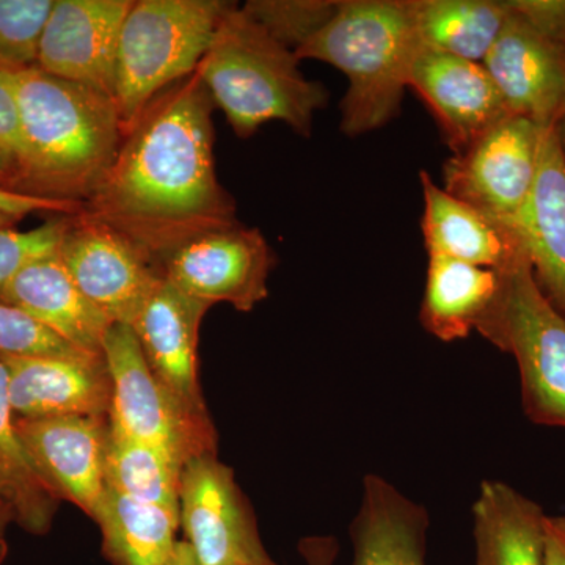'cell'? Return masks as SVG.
<instances>
[{
    "label": "cell",
    "mask_w": 565,
    "mask_h": 565,
    "mask_svg": "<svg viewBox=\"0 0 565 565\" xmlns=\"http://www.w3.org/2000/svg\"><path fill=\"white\" fill-rule=\"evenodd\" d=\"M166 565H200V563L196 561L195 555H193L192 548L188 545V542L178 541L172 556H170Z\"/></svg>",
    "instance_id": "8d00e7d4"
},
{
    "label": "cell",
    "mask_w": 565,
    "mask_h": 565,
    "mask_svg": "<svg viewBox=\"0 0 565 565\" xmlns=\"http://www.w3.org/2000/svg\"><path fill=\"white\" fill-rule=\"evenodd\" d=\"M58 258L114 323L132 326L163 280L162 267L150 255L84 210L71 215Z\"/></svg>",
    "instance_id": "30bf717a"
},
{
    "label": "cell",
    "mask_w": 565,
    "mask_h": 565,
    "mask_svg": "<svg viewBox=\"0 0 565 565\" xmlns=\"http://www.w3.org/2000/svg\"><path fill=\"white\" fill-rule=\"evenodd\" d=\"M18 419L109 416L111 381L106 360L0 356Z\"/></svg>",
    "instance_id": "e0dca14e"
},
{
    "label": "cell",
    "mask_w": 565,
    "mask_h": 565,
    "mask_svg": "<svg viewBox=\"0 0 565 565\" xmlns=\"http://www.w3.org/2000/svg\"><path fill=\"white\" fill-rule=\"evenodd\" d=\"M182 467L154 446L111 433L107 484L117 492L180 514Z\"/></svg>",
    "instance_id": "4316f807"
},
{
    "label": "cell",
    "mask_w": 565,
    "mask_h": 565,
    "mask_svg": "<svg viewBox=\"0 0 565 565\" xmlns=\"http://www.w3.org/2000/svg\"><path fill=\"white\" fill-rule=\"evenodd\" d=\"M545 128L508 115L445 163L444 189L515 232L541 166Z\"/></svg>",
    "instance_id": "ba28073f"
},
{
    "label": "cell",
    "mask_w": 565,
    "mask_h": 565,
    "mask_svg": "<svg viewBox=\"0 0 565 565\" xmlns=\"http://www.w3.org/2000/svg\"><path fill=\"white\" fill-rule=\"evenodd\" d=\"M557 129H559L561 145H563V151L565 156V115L563 120H561L559 125H557Z\"/></svg>",
    "instance_id": "ab89813d"
},
{
    "label": "cell",
    "mask_w": 565,
    "mask_h": 565,
    "mask_svg": "<svg viewBox=\"0 0 565 565\" xmlns=\"http://www.w3.org/2000/svg\"><path fill=\"white\" fill-rule=\"evenodd\" d=\"M20 126V158L7 189L85 204L120 151L125 128L110 96L39 66L7 70Z\"/></svg>",
    "instance_id": "7a4b0ae2"
},
{
    "label": "cell",
    "mask_w": 565,
    "mask_h": 565,
    "mask_svg": "<svg viewBox=\"0 0 565 565\" xmlns=\"http://www.w3.org/2000/svg\"><path fill=\"white\" fill-rule=\"evenodd\" d=\"M92 519L102 530L104 553L115 565H166L178 544L180 514L132 500L109 484Z\"/></svg>",
    "instance_id": "cb8c5ba5"
},
{
    "label": "cell",
    "mask_w": 565,
    "mask_h": 565,
    "mask_svg": "<svg viewBox=\"0 0 565 565\" xmlns=\"http://www.w3.org/2000/svg\"><path fill=\"white\" fill-rule=\"evenodd\" d=\"M132 3L57 0L41 39L36 66L114 98L118 43Z\"/></svg>",
    "instance_id": "7c38bea8"
},
{
    "label": "cell",
    "mask_w": 565,
    "mask_h": 565,
    "mask_svg": "<svg viewBox=\"0 0 565 565\" xmlns=\"http://www.w3.org/2000/svg\"><path fill=\"white\" fill-rule=\"evenodd\" d=\"M25 451L58 500L95 514L107 486L109 416L18 419Z\"/></svg>",
    "instance_id": "4fadbf2b"
},
{
    "label": "cell",
    "mask_w": 565,
    "mask_h": 565,
    "mask_svg": "<svg viewBox=\"0 0 565 565\" xmlns=\"http://www.w3.org/2000/svg\"><path fill=\"white\" fill-rule=\"evenodd\" d=\"M429 512L382 476L363 479L362 503L349 534L352 565H426Z\"/></svg>",
    "instance_id": "44dd1931"
},
{
    "label": "cell",
    "mask_w": 565,
    "mask_h": 565,
    "mask_svg": "<svg viewBox=\"0 0 565 565\" xmlns=\"http://www.w3.org/2000/svg\"><path fill=\"white\" fill-rule=\"evenodd\" d=\"M0 498L10 505L14 523L29 533L46 534L58 498L43 481L25 451L10 403L9 375L0 362Z\"/></svg>",
    "instance_id": "484cf974"
},
{
    "label": "cell",
    "mask_w": 565,
    "mask_h": 565,
    "mask_svg": "<svg viewBox=\"0 0 565 565\" xmlns=\"http://www.w3.org/2000/svg\"><path fill=\"white\" fill-rule=\"evenodd\" d=\"M84 210V204L36 199L0 188V230L13 228L14 223L35 212L73 215Z\"/></svg>",
    "instance_id": "1f68e13d"
},
{
    "label": "cell",
    "mask_w": 565,
    "mask_h": 565,
    "mask_svg": "<svg viewBox=\"0 0 565 565\" xmlns=\"http://www.w3.org/2000/svg\"><path fill=\"white\" fill-rule=\"evenodd\" d=\"M20 148L17 99L7 70L0 68V154L9 162L10 178L20 158Z\"/></svg>",
    "instance_id": "836d02e7"
},
{
    "label": "cell",
    "mask_w": 565,
    "mask_h": 565,
    "mask_svg": "<svg viewBox=\"0 0 565 565\" xmlns=\"http://www.w3.org/2000/svg\"><path fill=\"white\" fill-rule=\"evenodd\" d=\"M422 46L408 0H345L296 55L343 71L349 88L341 103V131L356 137L399 114Z\"/></svg>",
    "instance_id": "3957f363"
},
{
    "label": "cell",
    "mask_w": 565,
    "mask_h": 565,
    "mask_svg": "<svg viewBox=\"0 0 565 565\" xmlns=\"http://www.w3.org/2000/svg\"><path fill=\"white\" fill-rule=\"evenodd\" d=\"M476 332L514 356L526 415L565 427V315L541 291L530 263L504 270L503 289Z\"/></svg>",
    "instance_id": "8992f818"
},
{
    "label": "cell",
    "mask_w": 565,
    "mask_h": 565,
    "mask_svg": "<svg viewBox=\"0 0 565 565\" xmlns=\"http://www.w3.org/2000/svg\"><path fill=\"white\" fill-rule=\"evenodd\" d=\"M408 87L433 111L452 154L511 115L482 63L430 47H419Z\"/></svg>",
    "instance_id": "9a60e30c"
},
{
    "label": "cell",
    "mask_w": 565,
    "mask_h": 565,
    "mask_svg": "<svg viewBox=\"0 0 565 565\" xmlns=\"http://www.w3.org/2000/svg\"><path fill=\"white\" fill-rule=\"evenodd\" d=\"M299 63L296 52L233 3L196 73L236 136L247 139L266 122L282 121L308 137L329 92L319 82L308 81Z\"/></svg>",
    "instance_id": "277c9868"
},
{
    "label": "cell",
    "mask_w": 565,
    "mask_h": 565,
    "mask_svg": "<svg viewBox=\"0 0 565 565\" xmlns=\"http://www.w3.org/2000/svg\"><path fill=\"white\" fill-rule=\"evenodd\" d=\"M504 273L433 256L422 305L424 329L445 343L478 329L503 289Z\"/></svg>",
    "instance_id": "603a6c76"
},
{
    "label": "cell",
    "mask_w": 565,
    "mask_h": 565,
    "mask_svg": "<svg viewBox=\"0 0 565 565\" xmlns=\"http://www.w3.org/2000/svg\"><path fill=\"white\" fill-rule=\"evenodd\" d=\"M7 553H9V546H7V542H0V565H2L3 561H6Z\"/></svg>",
    "instance_id": "60d3db41"
},
{
    "label": "cell",
    "mask_w": 565,
    "mask_h": 565,
    "mask_svg": "<svg viewBox=\"0 0 565 565\" xmlns=\"http://www.w3.org/2000/svg\"><path fill=\"white\" fill-rule=\"evenodd\" d=\"M423 46L482 63L511 17L508 0H408Z\"/></svg>",
    "instance_id": "d4e9b609"
},
{
    "label": "cell",
    "mask_w": 565,
    "mask_h": 565,
    "mask_svg": "<svg viewBox=\"0 0 565 565\" xmlns=\"http://www.w3.org/2000/svg\"><path fill=\"white\" fill-rule=\"evenodd\" d=\"M0 356L84 359L102 355L74 348L20 308L0 302Z\"/></svg>",
    "instance_id": "f546056e"
},
{
    "label": "cell",
    "mask_w": 565,
    "mask_h": 565,
    "mask_svg": "<svg viewBox=\"0 0 565 565\" xmlns=\"http://www.w3.org/2000/svg\"><path fill=\"white\" fill-rule=\"evenodd\" d=\"M299 553L307 565H334L340 545L333 535H310L299 542Z\"/></svg>",
    "instance_id": "e575fe53"
},
{
    "label": "cell",
    "mask_w": 565,
    "mask_h": 565,
    "mask_svg": "<svg viewBox=\"0 0 565 565\" xmlns=\"http://www.w3.org/2000/svg\"><path fill=\"white\" fill-rule=\"evenodd\" d=\"M509 3L534 29L565 46V0H509Z\"/></svg>",
    "instance_id": "d6a6232c"
},
{
    "label": "cell",
    "mask_w": 565,
    "mask_h": 565,
    "mask_svg": "<svg viewBox=\"0 0 565 565\" xmlns=\"http://www.w3.org/2000/svg\"><path fill=\"white\" fill-rule=\"evenodd\" d=\"M275 264L266 237L239 222L200 234L162 262L166 280L193 299L226 302L248 313L266 299Z\"/></svg>",
    "instance_id": "8fae6325"
},
{
    "label": "cell",
    "mask_w": 565,
    "mask_h": 565,
    "mask_svg": "<svg viewBox=\"0 0 565 565\" xmlns=\"http://www.w3.org/2000/svg\"><path fill=\"white\" fill-rule=\"evenodd\" d=\"M0 302L20 308L81 351L103 355L114 322L90 302L57 255L29 264L3 289Z\"/></svg>",
    "instance_id": "ffe728a7"
},
{
    "label": "cell",
    "mask_w": 565,
    "mask_h": 565,
    "mask_svg": "<svg viewBox=\"0 0 565 565\" xmlns=\"http://www.w3.org/2000/svg\"><path fill=\"white\" fill-rule=\"evenodd\" d=\"M419 178L424 196L422 228L429 258L456 259L501 273L527 262L514 230L456 199L435 184L429 173L422 172Z\"/></svg>",
    "instance_id": "ac0fdd59"
},
{
    "label": "cell",
    "mask_w": 565,
    "mask_h": 565,
    "mask_svg": "<svg viewBox=\"0 0 565 565\" xmlns=\"http://www.w3.org/2000/svg\"><path fill=\"white\" fill-rule=\"evenodd\" d=\"M52 9L54 0H0V68L36 66Z\"/></svg>",
    "instance_id": "83f0119b"
},
{
    "label": "cell",
    "mask_w": 565,
    "mask_h": 565,
    "mask_svg": "<svg viewBox=\"0 0 565 565\" xmlns=\"http://www.w3.org/2000/svg\"><path fill=\"white\" fill-rule=\"evenodd\" d=\"M545 512L500 481H484L473 504L475 565H545Z\"/></svg>",
    "instance_id": "7402d4cb"
},
{
    "label": "cell",
    "mask_w": 565,
    "mask_h": 565,
    "mask_svg": "<svg viewBox=\"0 0 565 565\" xmlns=\"http://www.w3.org/2000/svg\"><path fill=\"white\" fill-rule=\"evenodd\" d=\"M180 523L200 565H278L228 465L193 457L181 471Z\"/></svg>",
    "instance_id": "9c48e42d"
},
{
    "label": "cell",
    "mask_w": 565,
    "mask_h": 565,
    "mask_svg": "<svg viewBox=\"0 0 565 565\" xmlns=\"http://www.w3.org/2000/svg\"><path fill=\"white\" fill-rule=\"evenodd\" d=\"M210 92L199 73L156 96L125 134L120 151L84 212L98 218L162 267L200 234L236 221L218 182Z\"/></svg>",
    "instance_id": "6da1fadb"
},
{
    "label": "cell",
    "mask_w": 565,
    "mask_h": 565,
    "mask_svg": "<svg viewBox=\"0 0 565 565\" xmlns=\"http://www.w3.org/2000/svg\"><path fill=\"white\" fill-rule=\"evenodd\" d=\"M111 381L110 430L154 446L184 467L217 455L210 416L192 414L152 373L131 326L114 323L103 344Z\"/></svg>",
    "instance_id": "52a82bcc"
},
{
    "label": "cell",
    "mask_w": 565,
    "mask_h": 565,
    "mask_svg": "<svg viewBox=\"0 0 565 565\" xmlns=\"http://www.w3.org/2000/svg\"><path fill=\"white\" fill-rule=\"evenodd\" d=\"M71 215H57L29 232L0 230V297L3 289L29 264L57 255Z\"/></svg>",
    "instance_id": "4dcf8cb0"
},
{
    "label": "cell",
    "mask_w": 565,
    "mask_h": 565,
    "mask_svg": "<svg viewBox=\"0 0 565 565\" xmlns=\"http://www.w3.org/2000/svg\"><path fill=\"white\" fill-rule=\"evenodd\" d=\"M544 530L545 565H565V516L546 515Z\"/></svg>",
    "instance_id": "d590c367"
},
{
    "label": "cell",
    "mask_w": 565,
    "mask_h": 565,
    "mask_svg": "<svg viewBox=\"0 0 565 565\" xmlns=\"http://www.w3.org/2000/svg\"><path fill=\"white\" fill-rule=\"evenodd\" d=\"M482 65L512 115L545 129L556 128L563 120L565 46L539 32L512 7L511 17Z\"/></svg>",
    "instance_id": "5bb4252c"
},
{
    "label": "cell",
    "mask_w": 565,
    "mask_h": 565,
    "mask_svg": "<svg viewBox=\"0 0 565 565\" xmlns=\"http://www.w3.org/2000/svg\"><path fill=\"white\" fill-rule=\"evenodd\" d=\"M10 181V166L9 162L6 161L2 154H0V188L7 189ZM9 191V189H7Z\"/></svg>",
    "instance_id": "f35d334b"
},
{
    "label": "cell",
    "mask_w": 565,
    "mask_h": 565,
    "mask_svg": "<svg viewBox=\"0 0 565 565\" xmlns=\"http://www.w3.org/2000/svg\"><path fill=\"white\" fill-rule=\"evenodd\" d=\"M514 228L539 288L565 315V156L557 126L545 131L537 180Z\"/></svg>",
    "instance_id": "d6986e66"
},
{
    "label": "cell",
    "mask_w": 565,
    "mask_h": 565,
    "mask_svg": "<svg viewBox=\"0 0 565 565\" xmlns=\"http://www.w3.org/2000/svg\"><path fill=\"white\" fill-rule=\"evenodd\" d=\"M221 0H139L122 22L114 99L125 134L163 90L196 73L223 14Z\"/></svg>",
    "instance_id": "5b68a950"
},
{
    "label": "cell",
    "mask_w": 565,
    "mask_h": 565,
    "mask_svg": "<svg viewBox=\"0 0 565 565\" xmlns=\"http://www.w3.org/2000/svg\"><path fill=\"white\" fill-rule=\"evenodd\" d=\"M211 305L163 280L132 323L152 373L192 414L210 416L199 382L200 327Z\"/></svg>",
    "instance_id": "2e32d148"
},
{
    "label": "cell",
    "mask_w": 565,
    "mask_h": 565,
    "mask_svg": "<svg viewBox=\"0 0 565 565\" xmlns=\"http://www.w3.org/2000/svg\"><path fill=\"white\" fill-rule=\"evenodd\" d=\"M338 3L327 0H252L243 9L278 43L296 52L332 20Z\"/></svg>",
    "instance_id": "f1b7e54d"
},
{
    "label": "cell",
    "mask_w": 565,
    "mask_h": 565,
    "mask_svg": "<svg viewBox=\"0 0 565 565\" xmlns=\"http://www.w3.org/2000/svg\"><path fill=\"white\" fill-rule=\"evenodd\" d=\"M14 522V514L9 504L0 498V542L6 541L7 527Z\"/></svg>",
    "instance_id": "74e56055"
}]
</instances>
